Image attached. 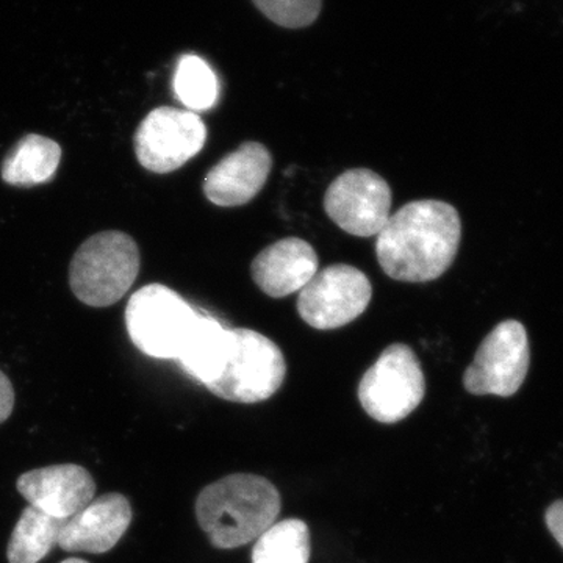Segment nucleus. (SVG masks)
I'll list each match as a JSON object with an SVG mask.
<instances>
[{
  "instance_id": "obj_1",
  "label": "nucleus",
  "mask_w": 563,
  "mask_h": 563,
  "mask_svg": "<svg viewBox=\"0 0 563 563\" xmlns=\"http://www.w3.org/2000/svg\"><path fill=\"white\" fill-rule=\"evenodd\" d=\"M461 239V217L451 203L435 199L409 202L390 214L377 233V261L391 279L435 280L453 265Z\"/></svg>"
},
{
  "instance_id": "obj_2",
  "label": "nucleus",
  "mask_w": 563,
  "mask_h": 563,
  "mask_svg": "<svg viewBox=\"0 0 563 563\" xmlns=\"http://www.w3.org/2000/svg\"><path fill=\"white\" fill-rule=\"evenodd\" d=\"M280 495L257 474H231L207 485L196 501V517L210 543L233 550L257 540L279 517Z\"/></svg>"
},
{
  "instance_id": "obj_3",
  "label": "nucleus",
  "mask_w": 563,
  "mask_h": 563,
  "mask_svg": "<svg viewBox=\"0 0 563 563\" xmlns=\"http://www.w3.org/2000/svg\"><path fill=\"white\" fill-rule=\"evenodd\" d=\"M140 262L139 244L128 233H96L80 244L70 261V291L85 306H113L135 284Z\"/></svg>"
},
{
  "instance_id": "obj_4",
  "label": "nucleus",
  "mask_w": 563,
  "mask_h": 563,
  "mask_svg": "<svg viewBox=\"0 0 563 563\" xmlns=\"http://www.w3.org/2000/svg\"><path fill=\"white\" fill-rule=\"evenodd\" d=\"M199 313L162 284L144 285L125 307V328L132 343L154 358L177 361L198 322Z\"/></svg>"
},
{
  "instance_id": "obj_5",
  "label": "nucleus",
  "mask_w": 563,
  "mask_h": 563,
  "mask_svg": "<svg viewBox=\"0 0 563 563\" xmlns=\"http://www.w3.org/2000/svg\"><path fill=\"white\" fill-rule=\"evenodd\" d=\"M285 376L287 362L273 340L251 329H231L224 372L207 388L225 401L262 402L279 391Z\"/></svg>"
},
{
  "instance_id": "obj_6",
  "label": "nucleus",
  "mask_w": 563,
  "mask_h": 563,
  "mask_svg": "<svg viewBox=\"0 0 563 563\" xmlns=\"http://www.w3.org/2000/svg\"><path fill=\"white\" fill-rule=\"evenodd\" d=\"M426 395L421 363L412 347H385L358 384V401L373 420L395 424L413 413Z\"/></svg>"
},
{
  "instance_id": "obj_7",
  "label": "nucleus",
  "mask_w": 563,
  "mask_h": 563,
  "mask_svg": "<svg viewBox=\"0 0 563 563\" xmlns=\"http://www.w3.org/2000/svg\"><path fill=\"white\" fill-rule=\"evenodd\" d=\"M206 141L207 128L198 113L161 107L141 121L133 136V146L144 169L169 174L195 158Z\"/></svg>"
},
{
  "instance_id": "obj_8",
  "label": "nucleus",
  "mask_w": 563,
  "mask_h": 563,
  "mask_svg": "<svg viewBox=\"0 0 563 563\" xmlns=\"http://www.w3.org/2000/svg\"><path fill=\"white\" fill-rule=\"evenodd\" d=\"M372 282L355 266L336 263L299 291L298 313L310 328L332 331L357 320L372 301Z\"/></svg>"
},
{
  "instance_id": "obj_9",
  "label": "nucleus",
  "mask_w": 563,
  "mask_h": 563,
  "mask_svg": "<svg viewBox=\"0 0 563 563\" xmlns=\"http://www.w3.org/2000/svg\"><path fill=\"white\" fill-rule=\"evenodd\" d=\"M528 332L520 321H503L481 343L472 365L463 374L472 395L509 398L520 390L529 369Z\"/></svg>"
},
{
  "instance_id": "obj_10",
  "label": "nucleus",
  "mask_w": 563,
  "mask_h": 563,
  "mask_svg": "<svg viewBox=\"0 0 563 563\" xmlns=\"http://www.w3.org/2000/svg\"><path fill=\"white\" fill-rule=\"evenodd\" d=\"M391 188L372 169L344 172L329 185L324 210L340 229L361 239L377 236L390 218Z\"/></svg>"
},
{
  "instance_id": "obj_11",
  "label": "nucleus",
  "mask_w": 563,
  "mask_h": 563,
  "mask_svg": "<svg viewBox=\"0 0 563 563\" xmlns=\"http://www.w3.org/2000/svg\"><path fill=\"white\" fill-rule=\"evenodd\" d=\"M16 488L32 507L60 521L79 514L96 495L90 472L76 463L44 466L21 474Z\"/></svg>"
},
{
  "instance_id": "obj_12",
  "label": "nucleus",
  "mask_w": 563,
  "mask_h": 563,
  "mask_svg": "<svg viewBox=\"0 0 563 563\" xmlns=\"http://www.w3.org/2000/svg\"><path fill=\"white\" fill-rule=\"evenodd\" d=\"M132 517L131 503L124 495L107 493L63 521L57 544L68 553H109L128 532Z\"/></svg>"
},
{
  "instance_id": "obj_13",
  "label": "nucleus",
  "mask_w": 563,
  "mask_h": 563,
  "mask_svg": "<svg viewBox=\"0 0 563 563\" xmlns=\"http://www.w3.org/2000/svg\"><path fill=\"white\" fill-rule=\"evenodd\" d=\"M272 168L273 157L268 147L246 141L207 173L203 195L214 206H244L265 187Z\"/></svg>"
},
{
  "instance_id": "obj_14",
  "label": "nucleus",
  "mask_w": 563,
  "mask_h": 563,
  "mask_svg": "<svg viewBox=\"0 0 563 563\" xmlns=\"http://www.w3.org/2000/svg\"><path fill=\"white\" fill-rule=\"evenodd\" d=\"M317 273V251L296 236L269 244L251 263L252 279L265 295L276 299L301 291Z\"/></svg>"
},
{
  "instance_id": "obj_15",
  "label": "nucleus",
  "mask_w": 563,
  "mask_h": 563,
  "mask_svg": "<svg viewBox=\"0 0 563 563\" xmlns=\"http://www.w3.org/2000/svg\"><path fill=\"white\" fill-rule=\"evenodd\" d=\"M62 147L47 136H22L3 158L0 177L11 187L31 188L54 179L62 162Z\"/></svg>"
},
{
  "instance_id": "obj_16",
  "label": "nucleus",
  "mask_w": 563,
  "mask_h": 563,
  "mask_svg": "<svg viewBox=\"0 0 563 563\" xmlns=\"http://www.w3.org/2000/svg\"><path fill=\"white\" fill-rule=\"evenodd\" d=\"M231 350V329L222 328L213 318L199 314L190 339L177 361L192 379L213 384L224 372Z\"/></svg>"
},
{
  "instance_id": "obj_17",
  "label": "nucleus",
  "mask_w": 563,
  "mask_h": 563,
  "mask_svg": "<svg viewBox=\"0 0 563 563\" xmlns=\"http://www.w3.org/2000/svg\"><path fill=\"white\" fill-rule=\"evenodd\" d=\"M63 521L29 506L22 510L7 548L10 563H40L58 542Z\"/></svg>"
},
{
  "instance_id": "obj_18",
  "label": "nucleus",
  "mask_w": 563,
  "mask_h": 563,
  "mask_svg": "<svg viewBox=\"0 0 563 563\" xmlns=\"http://www.w3.org/2000/svg\"><path fill=\"white\" fill-rule=\"evenodd\" d=\"M312 553L309 526L298 518L274 523L252 548V563H309Z\"/></svg>"
},
{
  "instance_id": "obj_19",
  "label": "nucleus",
  "mask_w": 563,
  "mask_h": 563,
  "mask_svg": "<svg viewBox=\"0 0 563 563\" xmlns=\"http://www.w3.org/2000/svg\"><path fill=\"white\" fill-rule=\"evenodd\" d=\"M174 91L188 110L206 111L217 103L220 84L209 63L198 55H184L174 74Z\"/></svg>"
},
{
  "instance_id": "obj_20",
  "label": "nucleus",
  "mask_w": 563,
  "mask_h": 563,
  "mask_svg": "<svg viewBox=\"0 0 563 563\" xmlns=\"http://www.w3.org/2000/svg\"><path fill=\"white\" fill-rule=\"evenodd\" d=\"M273 21L287 29H302L320 16L322 0H252Z\"/></svg>"
},
{
  "instance_id": "obj_21",
  "label": "nucleus",
  "mask_w": 563,
  "mask_h": 563,
  "mask_svg": "<svg viewBox=\"0 0 563 563\" xmlns=\"http://www.w3.org/2000/svg\"><path fill=\"white\" fill-rule=\"evenodd\" d=\"M14 409V388L5 373L0 372V424L9 420Z\"/></svg>"
},
{
  "instance_id": "obj_22",
  "label": "nucleus",
  "mask_w": 563,
  "mask_h": 563,
  "mask_svg": "<svg viewBox=\"0 0 563 563\" xmlns=\"http://www.w3.org/2000/svg\"><path fill=\"white\" fill-rule=\"evenodd\" d=\"M547 523L554 539L558 540L559 544L563 548V501L554 503L553 506L548 509Z\"/></svg>"
},
{
  "instance_id": "obj_23",
  "label": "nucleus",
  "mask_w": 563,
  "mask_h": 563,
  "mask_svg": "<svg viewBox=\"0 0 563 563\" xmlns=\"http://www.w3.org/2000/svg\"><path fill=\"white\" fill-rule=\"evenodd\" d=\"M60 563H90V562L84 561V559H66V561H63Z\"/></svg>"
}]
</instances>
